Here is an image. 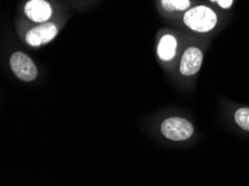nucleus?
Returning a JSON list of instances; mask_svg holds the SVG:
<instances>
[{
    "label": "nucleus",
    "instance_id": "9d476101",
    "mask_svg": "<svg viewBox=\"0 0 249 186\" xmlns=\"http://www.w3.org/2000/svg\"><path fill=\"white\" fill-rule=\"evenodd\" d=\"M210 1L217 2L218 5L221 7V8L227 9V8H230V7H231L233 0H210Z\"/></svg>",
    "mask_w": 249,
    "mask_h": 186
},
{
    "label": "nucleus",
    "instance_id": "423d86ee",
    "mask_svg": "<svg viewBox=\"0 0 249 186\" xmlns=\"http://www.w3.org/2000/svg\"><path fill=\"white\" fill-rule=\"evenodd\" d=\"M25 14L30 20L46 22L52 17L53 10L50 3L45 0H29L25 6Z\"/></svg>",
    "mask_w": 249,
    "mask_h": 186
},
{
    "label": "nucleus",
    "instance_id": "7ed1b4c3",
    "mask_svg": "<svg viewBox=\"0 0 249 186\" xmlns=\"http://www.w3.org/2000/svg\"><path fill=\"white\" fill-rule=\"evenodd\" d=\"M10 68L18 78L24 82H32L37 77V68L33 60L24 52H15L10 57Z\"/></svg>",
    "mask_w": 249,
    "mask_h": 186
},
{
    "label": "nucleus",
    "instance_id": "39448f33",
    "mask_svg": "<svg viewBox=\"0 0 249 186\" xmlns=\"http://www.w3.org/2000/svg\"><path fill=\"white\" fill-rule=\"evenodd\" d=\"M202 52L199 48L190 47L183 52L180 63V73L183 76H192L197 74L202 64Z\"/></svg>",
    "mask_w": 249,
    "mask_h": 186
},
{
    "label": "nucleus",
    "instance_id": "1a4fd4ad",
    "mask_svg": "<svg viewBox=\"0 0 249 186\" xmlns=\"http://www.w3.org/2000/svg\"><path fill=\"white\" fill-rule=\"evenodd\" d=\"M235 120L239 127L249 132V108H239L235 113Z\"/></svg>",
    "mask_w": 249,
    "mask_h": 186
},
{
    "label": "nucleus",
    "instance_id": "f03ea898",
    "mask_svg": "<svg viewBox=\"0 0 249 186\" xmlns=\"http://www.w3.org/2000/svg\"><path fill=\"white\" fill-rule=\"evenodd\" d=\"M161 132L168 139L180 142V140H186L191 137L194 134V126L187 119L172 117L162 123Z\"/></svg>",
    "mask_w": 249,
    "mask_h": 186
},
{
    "label": "nucleus",
    "instance_id": "20e7f679",
    "mask_svg": "<svg viewBox=\"0 0 249 186\" xmlns=\"http://www.w3.org/2000/svg\"><path fill=\"white\" fill-rule=\"evenodd\" d=\"M57 35V27L53 22H40L38 26L30 29L26 35V43L37 47L52 41Z\"/></svg>",
    "mask_w": 249,
    "mask_h": 186
},
{
    "label": "nucleus",
    "instance_id": "f257e3e1",
    "mask_svg": "<svg viewBox=\"0 0 249 186\" xmlns=\"http://www.w3.org/2000/svg\"><path fill=\"white\" fill-rule=\"evenodd\" d=\"M183 22L194 32H210L217 25V15L206 6H197L183 15Z\"/></svg>",
    "mask_w": 249,
    "mask_h": 186
},
{
    "label": "nucleus",
    "instance_id": "6e6552de",
    "mask_svg": "<svg viewBox=\"0 0 249 186\" xmlns=\"http://www.w3.org/2000/svg\"><path fill=\"white\" fill-rule=\"evenodd\" d=\"M161 3L168 11L186 10L190 6L189 0H161Z\"/></svg>",
    "mask_w": 249,
    "mask_h": 186
},
{
    "label": "nucleus",
    "instance_id": "0eeeda50",
    "mask_svg": "<svg viewBox=\"0 0 249 186\" xmlns=\"http://www.w3.org/2000/svg\"><path fill=\"white\" fill-rule=\"evenodd\" d=\"M178 43L172 35H164L161 38L159 46H158V55L164 62L171 60L176 55Z\"/></svg>",
    "mask_w": 249,
    "mask_h": 186
}]
</instances>
